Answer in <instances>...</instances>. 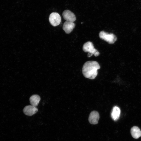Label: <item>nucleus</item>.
Masks as SVG:
<instances>
[{
  "instance_id": "f257e3e1",
  "label": "nucleus",
  "mask_w": 141,
  "mask_h": 141,
  "mask_svg": "<svg viewBox=\"0 0 141 141\" xmlns=\"http://www.w3.org/2000/svg\"><path fill=\"white\" fill-rule=\"evenodd\" d=\"M100 67L98 63L95 61H88L85 62L82 69L83 74L86 78L91 79L95 78L98 74L97 70Z\"/></svg>"
},
{
  "instance_id": "f03ea898",
  "label": "nucleus",
  "mask_w": 141,
  "mask_h": 141,
  "mask_svg": "<svg viewBox=\"0 0 141 141\" xmlns=\"http://www.w3.org/2000/svg\"><path fill=\"white\" fill-rule=\"evenodd\" d=\"M83 49L84 52H88L87 56L89 57L93 55L95 57H97L99 55V52L94 48L93 44L90 41H88L83 44Z\"/></svg>"
},
{
  "instance_id": "7ed1b4c3",
  "label": "nucleus",
  "mask_w": 141,
  "mask_h": 141,
  "mask_svg": "<svg viewBox=\"0 0 141 141\" xmlns=\"http://www.w3.org/2000/svg\"><path fill=\"white\" fill-rule=\"evenodd\" d=\"M99 36L101 39L104 40L110 44H114L117 39L116 36L113 34H109L103 31H101L99 32Z\"/></svg>"
},
{
  "instance_id": "20e7f679",
  "label": "nucleus",
  "mask_w": 141,
  "mask_h": 141,
  "mask_svg": "<svg viewBox=\"0 0 141 141\" xmlns=\"http://www.w3.org/2000/svg\"><path fill=\"white\" fill-rule=\"evenodd\" d=\"M49 21L52 25L54 26H56L60 24L61 21V17L58 13L53 12L50 15Z\"/></svg>"
},
{
  "instance_id": "39448f33",
  "label": "nucleus",
  "mask_w": 141,
  "mask_h": 141,
  "mask_svg": "<svg viewBox=\"0 0 141 141\" xmlns=\"http://www.w3.org/2000/svg\"><path fill=\"white\" fill-rule=\"evenodd\" d=\"M62 15L64 19L66 21L73 22L75 21L76 17L75 14L69 10L64 11Z\"/></svg>"
},
{
  "instance_id": "423d86ee",
  "label": "nucleus",
  "mask_w": 141,
  "mask_h": 141,
  "mask_svg": "<svg viewBox=\"0 0 141 141\" xmlns=\"http://www.w3.org/2000/svg\"><path fill=\"white\" fill-rule=\"evenodd\" d=\"M99 119V113L98 111L94 110L90 113L89 116L88 120L90 124L95 125L98 123Z\"/></svg>"
},
{
  "instance_id": "0eeeda50",
  "label": "nucleus",
  "mask_w": 141,
  "mask_h": 141,
  "mask_svg": "<svg viewBox=\"0 0 141 141\" xmlns=\"http://www.w3.org/2000/svg\"><path fill=\"white\" fill-rule=\"evenodd\" d=\"M38 109L36 107L32 105H28L25 106L23 109V111L26 115L31 116L36 113Z\"/></svg>"
},
{
  "instance_id": "6e6552de",
  "label": "nucleus",
  "mask_w": 141,
  "mask_h": 141,
  "mask_svg": "<svg viewBox=\"0 0 141 141\" xmlns=\"http://www.w3.org/2000/svg\"><path fill=\"white\" fill-rule=\"evenodd\" d=\"M75 26V24L73 22L66 21L63 26V29L67 34H69L73 30Z\"/></svg>"
},
{
  "instance_id": "1a4fd4ad",
  "label": "nucleus",
  "mask_w": 141,
  "mask_h": 141,
  "mask_svg": "<svg viewBox=\"0 0 141 141\" xmlns=\"http://www.w3.org/2000/svg\"><path fill=\"white\" fill-rule=\"evenodd\" d=\"M132 137L135 139H138L141 136V131L137 126H134L132 127L130 130Z\"/></svg>"
},
{
  "instance_id": "9d476101",
  "label": "nucleus",
  "mask_w": 141,
  "mask_h": 141,
  "mask_svg": "<svg viewBox=\"0 0 141 141\" xmlns=\"http://www.w3.org/2000/svg\"><path fill=\"white\" fill-rule=\"evenodd\" d=\"M120 114V110L117 106H114L112 110L111 116L112 119L114 121H116L119 118Z\"/></svg>"
},
{
  "instance_id": "9b49d317",
  "label": "nucleus",
  "mask_w": 141,
  "mask_h": 141,
  "mask_svg": "<svg viewBox=\"0 0 141 141\" xmlns=\"http://www.w3.org/2000/svg\"><path fill=\"white\" fill-rule=\"evenodd\" d=\"M40 100V96L37 95H32L30 98V102L31 104L35 107L38 106Z\"/></svg>"
}]
</instances>
